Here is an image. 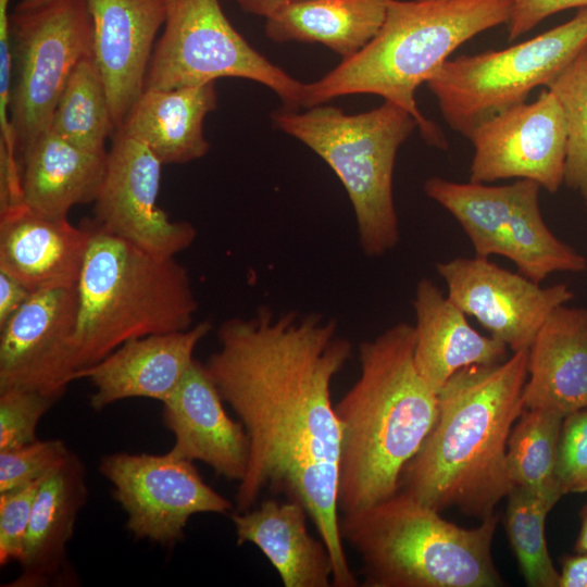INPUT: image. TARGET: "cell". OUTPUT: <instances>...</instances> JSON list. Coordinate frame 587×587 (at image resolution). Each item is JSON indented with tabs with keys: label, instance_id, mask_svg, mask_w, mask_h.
<instances>
[{
	"label": "cell",
	"instance_id": "obj_1",
	"mask_svg": "<svg viewBox=\"0 0 587 587\" xmlns=\"http://www.w3.org/2000/svg\"><path fill=\"white\" fill-rule=\"evenodd\" d=\"M204 363L249 440L237 512L264 492L301 502L333 562V586L355 587L340 533V425L330 388L352 355L337 321L319 313H275L224 321Z\"/></svg>",
	"mask_w": 587,
	"mask_h": 587
},
{
	"label": "cell",
	"instance_id": "obj_2",
	"mask_svg": "<svg viewBox=\"0 0 587 587\" xmlns=\"http://www.w3.org/2000/svg\"><path fill=\"white\" fill-rule=\"evenodd\" d=\"M528 349L458 371L439 390L436 422L400 482L438 511L458 508L480 521L513 489L507 466L511 430L524 411Z\"/></svg>",
	"mask_w": 587,
	"mask_h": 587
},
{
	"label": "cell",
	"instance_id": "obj_3",
	"mask_svg": "<svg viewBox=\"0 0 587 587\" xmlns=\"http://www.w3.org/2000/svg\"><path fill=\"white\" fill-rule=\"evenodd\" d=\"M414 344V326L400 322L359 346L360 375L335 404L342 514L397 494L436 422L438 396L415 365Z\"/></svg>",
	"mask_w": 587,
	"mask_h": 587
},
{
	"label": "cell",
	"instance_id": "obj_4",
	"mask_svg": "<svg viewBox=\"0 0 587 587\" xmlns=\"http://www.w3.org/2000/svg\"><path fill=\"white\" fill-rule=\"evenodd\" d=\"M510 0H390L376 36L319 80L304 84L303 108L334 98L372 93L408 111L426 143L447 148L420 111L415 91L474 36L507 24Z\"/></svg>",
	"mask_w": 587,
	"mask_h": 587
},
{
	"label": "cell",
	"instance_id": "obj_5",
	"mask_svg": "<svg viewBox=\"0 0 587 587\" xmlns=\"http://www.w3.org/2000/svg\"><path fill=\"white\" fill-rule=\"evenodd\" d=\"M77 284V372L124 342L193 326L198 310L187 268L109 234L96 224Z\"/></svg>",
	"mask_w": 587,
	"mask_h": 587
},
{
	"label": "cell",
	"instance_id": "obj_6",
	"mask_svg": "<svg viewBox=\"0 0 587 587\" xmlns=\"http://www.w3.org/2000/svg\"><path fill=\"white\" fill-rule=\"evenodd\" d=\"M498 520L492 514L464 528L399 490L344 513L340 533L361 559L366 587H497L503 584L491 557Z\"/></svg>",
	"mask_w": 587,
	"mask_h": 587
},
{
	"label": "cell",
	"instance_id": "obj_7",
	"mask_svg": "<svg viewBox=\"0 0 587 587\" xmlns=\"http://www.w3.org/2000/svg\"><path fill=\"white\" fill-rule=\"evenodd\" d=\"M272 120L338 176L353 208L362 251L380 257L392 250L400 239L392 192L395 162L400 146L417 127L415 118L384 101L359 114L322 104L301 113L285 108L273 113Z\"/></svg>",
	"mask_w": 587,
	"mask_h": 587
},
{
	"label": "cell",
	"instance_id": "obj_8",
	"mask_svg": "<svg viewBox=\"0 0 587 587\" xmlns=\"http://www.w3.org/2000/svg\"><path fill=\"white\" fill-rule=\"evenodd\" d=\"M586 46L587 7L524 42L447 60L426 84L447 124L469 138L480 122L525 102Z\"/></svg>",
	"mask_w": 587,
	"mask_h": 587
},
{
	"label": "cell",
	"instance_id": "obj_9",
	"mask_svg": "<svg viewBox=\"0 0 587 587\" xmlns=\"http://www.w3.org/2000/svg\"><path fill=\"white\" fill-rule=\"evenodd\" d=\"M423 189L458 221L476 257L502 255L539 284L555 272L587 270L586 258L560 240L544 221L541 187L534 180L487 186L435 176L425 180Z\"/></svg>",
	"mask_w": 587,
	"mask_h": 587
},
{
	"label": "cell",
	"instance_id": "obj_10",
	"mask_svg": "<svg viewBox=\"0 0 587 587\" xmlns=\"http://www.w3.org/2000/svg\"><path fill=\"white\" fill-rule=\"evenodd\" d=\"M12 86L10 124L15 159L50 128L76 64L92 53L86 0H58L10 15Z\"/></svg>",
	"mask_w": 587,
	"mask_h": 587
},
{
	"label": "cell",
	"instance_id": "obj_11",
	"mask_svg": "<svg viewBox=\"0 0 587 587\" xmlns=\"http://www.w3.org/2000/svg\"><path fill=\"white\" fill-rule=\"evenodd\" d=\"M166 18L145 80L174 89L238 77L272 89L290 110L302 107L304 84L271 63L233 27L218 0H166Z\"/></svg>",
	"mask_w": 587,
	"mask_h": 587
},
{
	"label": "cell",
	"instance_id": "obj_12",
	"mask_svg": "<svg viewBox=\"0 0 587 587\" xmlns=\"http://www.w3.org/2000/svg\"><path fill=\"white\" fill-rule=\"evenodd\" d=\"M137 539L172 547L195 514H227L233 503L208 485L193 462L173 454L114 452L99 462Z\"/></svg>",
	"mask_w": 587,
	"mask_h": 587
},
{
	"label": "cell",
	"instance_id": "obj_13",
	"mask_svg": "<svg viewBox=\"0 0 587 587\" xmlns=\"http://www.w3.org/2000/svg\"><path fill=\"white\" fill-rule=\"evenodd\" d=\"M469 139L474 148L472 183L530 179L551 193L564 184L567 128L561 104L549 89L530 103L480 122Z\"/></svg>",
	"mask_w": 587,
	"mask_h": 587
},
{
	"label": "cell",
	"instance_id": "obj_14",
	"mask_svg": "<svg viewBox=\"0 0 587 587\" xmlns=\"http://www.w3.org/2000/svg\"><path fill=\"white\" fill-rule=\"evenodd\" d=\"M162 162L139 140L116 133L95 203V224L147 252L175 258L197 236L158 207Z\"/></svg>",
	"mask_w": 587,
	"mask_h": 587
},
{
	"label": "cell",
	"instance_id": "obj_15",
	"mask_svg": "<svg viewBox=\"0 0 587 587\" xmlns=\"http://www.w3.org/2000/svg\"><path fill=\"white\" fill-rule=\"evenodd\" d=\"M75 288L33 291L0 327V390L23 388L57 401L76 380Z\"/></svg>",
	"mask_w": 587,
	"mask_h": 587
},
{
	"label": "cell",
	"instance_id": "obj_16",
	"mask_svg": "<svg viewBox=\"0 0 587 587\" xmlns=\"http://www.w3.org/2000/svg\"><path fill=\"white\" fill-rule=\"evenodd\" d=\"M436 270L448 298L513 352L528 349L549 314L574 297L566 284L541 287L476 255L437 263Z\"/></svg>",
	"mask_w": 587,
	"mask_h": 587
},
{
	"label": "cell",
	"instance_id": "obj_17",
	"mask_svg": "<svg viewBox=\"0 0 587 587\" xmlns=\"http://www.w3.org/2000/svg\"><path fill=\"white\" fill-rule=\"evenodd\" d=\"M92 55L103 79L115 133L145 90L166 0H86Z\"/></svg>",
	"mask_w": 587,
	"mask_h": 587
},
{
	"label": "cell",
	"instance_id": "obj_18",
	"mask_svg": "<svg viewBox=\"0 0 587 587\" xmlns=\"http://www.w3.org/2000/svg\"><path fill=\"white\" fill-rule=\"evenodd\" d=\"M204 363L193 359L174 391L162 402V420L174 436L170 451L200 461L226 479L246 474L249 440L243 425L233 420Z\"/></svg>",
	"mask_w": 587,
	"mask_h": 587
},
{
	"label": "cell",
	"instance_id": "obj_19",
	"mask_svg": "<svg viewBox=\"0 0 587 587\" xmlns=\"http://www.w3.org/2000/svg\"><path fill=\"white\" fill-rule=\"evenodd\" d=\"M212 325L200 322L189 329L154 334L128 340L99 362L77 372L93 387L95 411L129 398L163 402L176 388L193 361L198 344Z\"/></svg>",
	"mask_w": 587,
	"mask_h": 587
},
{
	"label": "cell",
	"instance_id": "obj_20",
	"mask_svg": "<svg viewBox=\"0 0 587 587\" xmlns=\"http://www.w3.org/2000/svg\"><path fill=\"white\" fill-rule=\"evenodd\" d=\"M90 229L49 217L23 203L0 211V271L32 292L77 287Z\"/></svg>",
	"mask_w": 587,
	"mask_h": 587
},
{
	"label": "cell",
	"instance_id": "obj_21",
	"mask_svg": "<svg viewBox=\"0 0 587 587\" xmlns=\"http://www.w3.org/2000/svg\"><path fill=\"white\" fill-rule=\"evenodd\" d=\"M87 495L85 465L71 451L38 489L18 561L20 573L7 586L42 587L74 583L67 546Z\"/></svg>",
	"mask_w": 587,
	"mask_h": 587
},
{
	"label": "cell",
	"instance_id": "obj_22",
	"mask_svg": "<svg viewBox=\"0 0 587 587\" xmlns=\"http://www.w3.org/2000/svg\"><path fill=\"white\" fill-rule=\"evenodd\" d=\"M525 409L563 416L587 408V309L555 308L547 317L527 357Z\"/></svg>",
	"mask_w": 587,
	"mask_h": 587
},
{
	"label": "cell",
	"instance_id": "obj_23",
	"mask_svg": "<svg viewBox=\"0 0 587 587\" xmlns=\"http://www.w3.org/2000/svg\"><path fill=\"white\" fill-rule=\"evenodd\" d=\"M415 365L438 394L460 370L507 359L508 346L474 329L466 314L428 278H422L413 299Z\"/></svg>",
	"mask_w": 587,
	"mask_h": 587
},
{
	"label": "cell",
	"instance_id": "obj_24",
	"mask_svg": "<svg viewBox=\"0 0 587 587\" xmlns=\"http://www.w3.org/2000/svg\"><path fill=\"white\" fill-rule=\"evenodd\" d=\"M305 507L291 499L263 500L243 512H232L237 545L258 547L285 587L333 586V562L324 541L310 535Z\"/></svg>",
	"mask_w": 587,
	"mask_h": 587
},
{
	"label": "cell",
	"instance_id": "obj_25",
	"mask_svg": "<svg viewBox=\"0 0 587 587\" xmlns=\"http://www.w3.org/2000/svg\"><path fill=\"white\" fill-rule=\"evenodd\" d=\"M215 108V82L147 89L116 133L142 142L162 164L187 163L208 152L203 121Z\"/></svg>",
	"mask_w": 587,
	"mask_h": 587
},
{
	"label": "cell",
	"instance_id": "obj_26",
	"mask_svg": "<svg viewBox=\"0 0 587 587\" xmlns=\"http://www.w3.org/2000/svg\"><path fill=\"white\" fill-rule=\"evenodd\" d=\"M107 153L91 152L47 130L18 162L21 202L41 215L67 217L74 205L96 200Z\"/></svg>",
	"mask_w": 587,
	"mask_h": 587
},
{
	"label": "cell",
	"instance_id": "obj_27",
	"mask_svg": "<svg viewBox=\"0 0 587 587\" xmlns=\"http://www.w3.org/2000/svg\"><path fill=\"white\" fill-rule=\"evenodd\" d=\"M390 0H308L265 20L266 36L278 42L322 43L342 60L378 33Z\"/></svg>",
	"mask_w": 587,
	"mask_h": 587
},
{
	"label": "cell",
	"instance_id": "obj_28",
	"mask_svg": "<svg viewBox=\"0 0 587 587\" xmlns=\"http://www.w3.org/2000/svg\"><path fill=\"white\" fill-rule=\"evenodd\" d=\"M563 419V415L552 411L524 409L507 446V466L513 486L553 504L563 496L555 475Z\"/></svg>",
	"mask_w": 587,
	"mask_h": 587
},
{
	"label": "cell",
	"instance_id": "obj_29",
	"mask_svg": "<svg viewBox=\"0 0 587 587\" xmlns=\"http://www.w3.org/2000/svg\"><path fill=\"white\" fill-rule=\"evenodd\" d=\"M68 141L105 154L115 134L107 89L92 53L74 67L54 109L50 128Z\"/></svg>",
	"mask_w": 587,
	"mask_h": 587
},
{
	"label": "cell",
	"instance_id": "obj_30",
	"mask_svg": "<svg viewBox=\"0 0 587 587\" xmlns=\"http://www.w3.org/2000/svg\"><path fill=\"white\" fill-rule=\"evenodd\" d=\"M554 505L520 487L508 495L504 527L521 574L530 587H559L560 573L545 534L547 515Z\"/></svg>",
	"mask_w": 587,
	"mask_h": 587
},
{
	"label": "cell",
	"instance_id": "obj_31",
	"mask_svg": "<svg viewBox=\"0 0 587 587\" xmlns=\"http://www.w3.org/2000/svg\"><path fill=\"white\" fill-rule=\"evenodd\" d=\"M567 128L564 184L587 201V46L547 85Z\"/></svg>",
	"mask_w": 587,
	"mask_h": 587
},
{
	"label": "cell",
	"instance_id": "obj_32",
	"mask_svg": "<svg viewBox=\"0 0 587 587\" xmlns=\"http://www.w3.org/2000/svg\"><path fill=\"white\" fill-rule=\"evenodd\" d=\"M71 450L60 439H37L0 451V492L46 479L65 461Z\"/></svg>",
	"mask_w": 587,
	"mask_h": 587
},
{
	"label": "cell",
	"instance_id": "obj_33",
	"mask_svg": "<svg viewBox=\"0 0 587 587\" xmlns=\"http://www.w3.org/2000/svg\"><path fill=\"white\" fill-rule=\"evenodd\" d=\"M55 402V399L34 390H0V451L37 440L39 421Z\"/></svg>",
	"mask_w": 587,
	"mask_h": 587
},
{
	"label": "cell",
	"instance_id": "obj_34",
	"mask_svg": "<svg viewBox=\"0 0 587 587\" xmlns=\"http://www.w3.org/2000/svg\"><path fill=\"white\" fill-rule=\"evenodd\" d=\"M555 475L563 496L587 491V408L563 419Z\"/></svg>",
	"mask_w": 587,
	"mask_h": 587
},
{
	"label": "cell",
	"instance_id": "obj_35",
	"mask_svg": "<svg viewBox=\"0 0 587 587\" xmlns=\"http://www.w3.org/2000/svg\"><path fill=\"white\" fill-rule=\"evenodd\" d=\"M42 480L0 492V565L18 563Z\"/></svg>",
	"mask_w": 587,
	"mask_h": 587
},
{
	"label": "cell",
	"instance_id": "obj_36",
	"mask_svg": "<svg viewBox=\"0 0 587 587\" xmlns=\"http://www.w3.org/2000/svg\"><path fill=\"white\" fill-rule=\"evenodd\" d=\"M507 22L509 40L532 30L546 17L572 8H586L587 0H510Z\"/></svg>",
	"mask_w": 587,
	"mask_h": 587
},
{
	"label": "cell",
	"instance_id": "obj_37",
	"mask_svg": "<svg viewBox=\"0 0 587 587\" xmlns=\"http://www.w3.org/2000/svg\"><path fill=\"white\" fill-rule=\"evenodd\" d=\"M30 294L24 284L0 271V327L22 308Z\"/></svg>",
	"mask_w": 587,
	"mask_h": 587
},
{
	"label": "cell",
	"instance_id": "obj_38",
	"mask_svg": "<svg viewBox=\"0 0 587 587\" xmlns=\"http://www.w3.org/2000/svg\"><path fill=\"white\" fill-rule=\"evenodd\" d=\"M560 566L559 587H587V553L565 554Z\"/></svg>",
	"mask_w": 587,
	"mask_h": 587
},
{
	"label": "cell",
	"instance_id": "obj_39",
	"mask_svg": "<svg viewBox=\"0 0 587 587\" xmlns=\"http://www.w3.org/2000/svg\"><path fill=\"white\" fill-rule=\"evenodd\" d=\"M245 12L270 18L280 11L308 0H234Z\"/></svg>",
	"mask_w": 587,
	"mask_h": 587
},
{
	"label": "cell",
	"instance_id": "obj_40",
	"mask_svg": "<svg viewBox=\"0 0 587 587\" xmlns=\"http://www.w3.org/2000/svg\"><path fill=\"white\" fill-rule=\"evenodd\" d=\"M580 528L575 542V552L587 553V503L582 509L580 513Z\"/></svg>",
	"mask_w": 587,
	"mask_h": 587
},
{
	"label": "cell",
	"instance_id": "obj_41",
	"mask_svg": "<svg viewBox=\"0 0 587 587\" xmlns=\"http://www.w3.org/2000/svg\"><path fill=\"white\" fill-rule=\"evenodd\" d=\"M55 1L58 0H22L18 2L14 11H30Z\"/></svg>",
	"mask_w": 587,
	"mask_h": 587
},
{
	"label": "cell",
	"instance_id": "obj_42",
	"mask_svg": "<svg viewBox=\"0 0 587 587\" xmlns=\"http://www.w3.org/2000/svg\"><path fill=\"white\" fill-rule=\"evenodd\" d=\"M586 209H587V201H586Z\"/></svg>",
	"mask_w": 587,
	"mask_h": 587
}]
</instances>
